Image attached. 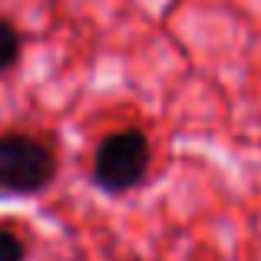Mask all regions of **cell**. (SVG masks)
<instances>
[{
    "label": "cell",
    "mask_w": 261,
    "mask_h": 261,
    "mask_svg": "<svg viewBox=\"0 0 261 261\" xmlns=\"http://www.w3.org/2000/svg\"><path fill=\"white\" fill-rule=\"evenodd\" d=\"M57 175L53 149L27 133L0 136V192L4 195H37Z\"/></svg>",
    "instance_id": "obj_1"
},
{
    "label": "cell",
    "mask_w": 261,
    "mask_h": 261,
    "mask_svg": "<svg viewBox=\"0 0 261 261\" xmlns=\"http://www.w3.org/2000/svg\"><path fill=\"white\" fill-rule=\"evenodd\" d=\"M152 166V146H149L146 133L139 129H119V133L106 136L96 146L93 159V178L102 192H129L146 178Z\"/></svg>",
    "instance_id": "obj_2"
},
{
    "label": "cell",
    "mask_w": 261,
    "mask_h": 261,
    "mask_svg": "<svg viewBox=\"0 0 261 261\" xmlns=\"http://www.w3.org/2000/svg\"><path fill=\"white\" fill-rule=\"evenodd\" d=\"M20 60V33L10 20L0 17V73H7Z\"/></svg>",
    "instance_id": "obj_3"
},
{
    "label": "cell",
    "mask_w": 261,
    "mask_h": 261,
    "mask_svg": "<svg viewBox=\"0 0 261 261\" xmlns=\"http://www.w3.org/2000/svg\"><path fill=\"white\" fill-rule=\"evenodd\" d=\"M23 255H27L23 242H20L13 231L0 228V261H23Z\"/></svg>",
    "instance_id": "obj_4"
}]
</instances>
